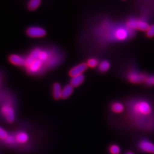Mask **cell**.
Masks as SVG:
<instances>
[{
	"label": "cell",
	"mask_w": 154,
	"mask_h": 154,
	"mask_svg": "<svg viewBox=\"0 0 154 154\" xmlns=\"http://www.w3.org/2000/svg\"><path fill=\"white\" fill-rule=\"evenodd\" d=\"M49 58L48 53L40 49L34 50L32 53L26 59L25 66L31 73H36L39 72L44 67V65Z\"/></svg>",
	"instance_id": "cell-1"
},
{
	"label": "cell",
	"mask_w": 154,
	"mask_h": 154,
	"mask_svg": "<svg viewBox=\"0 0 154 154\" xmlns=\"http://www.w3.org/2000/svg\"><path fill=\"white\" fill-rule=\"evenodd\" d=\"M133 110L136 114L144 116H149L152 111V109L150 105L147 102L144 100L137 102L134 105Z\"/></svg>",
	"instance_id": "cell-2"
},
{
	"label": "cell",
	"mask_w": 154,
	"mask_h": 154,
	"mask_svg": "<svg viewBox=\"0 0 154 154\" xmlns=\"http://www.w3.org/2000/svg\"><path fill=\"white\" fill-rule=\"evenodd\" d=\"M28 36L32 38H41L44 37L46 32L44 29L38 26H32L26 30Z\"/></svg>",
	"instance_id": "cell-3"
},
{
	"label": "cell",
	"mask_w": 154,
	"mask_h": 154,
	"mask_svg": "<svg viewBox=\"0 0 154 154\" xmlns=\"http://www.w3.org/2000/svg\"><path fill=\"white\" fill-rule=\"evenodd\" d=\"M1 112L7 121L11 123L14 121V111L11 105H4L1 109Z\"/></svg>",
	"instance_id": "cell-4"
},
{
	"label": "cell",
	"mask_w": 154,
	"mask_h": 154,
	"mask_svg": "<svg viewBox=\"0 0 154 154\" xmlns=\"http://www.w3.org/2000/svg\"><path fill=\"white\" fill-rule=\"evenodd\" d=\"M146 78L147 76L145 74L137 72H130L128 75L129 81L133 83H140L145 82Z\"/></svg>",
	"instance_id": "cell-5"
},
{
	"label": "cell",
	"mask_w": 154,
	"mask_h": 154,
	"mask_svg": "<svg viewBox=\"0 0 154 154\" xmlns=\"http://www.w3.org/2000/svg\"><path fill=\"white\" fill-rule=\"evenodd\" d=\"M88 67V65L85 63H81L77 66H75L74 67L72 68L69 72V74L72 77L82 75L83 72H85Z\"/></svg>",
	"instance_id": "cell-6"
},
{
	"label": "cell",
	"mask_w": 154,
	"mask_h": 154,
	"mask_svg": "<svg viewBox=\"0 0 154 154\" xmlns=\"http://www.w3.org/2000/svg\"><path fill=\"white\" fill-rule=\"evenodd\" d=\"M139 146L140 149L144 152L154 153V144L148 140H144L141 141Z\"/></svg>",
	"instance_id": "cell-7"
},
{
	"label": "cell",
	"mask_w": 154,
	"mask_h": 154,
	"mask_svg": "<svg viewBox=\"0 0 154 154\" xmlns=\"http://www.w3.org/2000/svg\"><path fill=\"white\" fill-rule=\"evenodd\" d=\"M129 29H124V28H119L118 29H116L114 32V36L115 38L119 41H122L126 39L128 37L129 33L127 30Z\"/></svg>",
	"instance_id": "cell-8"
},
{
	"label": "cell",
	"mask_w": 154,
	"mask_h": 154,
	"mask_svg": "<svg viewBox=\"0 0 154 154\" xmlns=\"http://www.w3.org/2000/svg\"><path fill=\"white\" fill-rule=\"evenodd\" d=\"M9 61L11 63L17 66H22L25 65L26 59L20 55L13 54L9 57Z\"/></svg>",
	"instance_id": "cell-9"
},
{
	"label": "cell",
	"mask_w": 154,
	"mask_h": 154,
	"mask_svg": "<svg viewBox=\"0 0 154 154\" xmlns=\"http://www.w3.org/2000/svg\"><path fill=\"white\" fill-rule=\"evenodd\" d=\"M73 86L72 85H66V86L62 89L61 98L63 99L67 98L69 97L71 95L72 93L73 92Z\"/></svg>",
	"instance_id": "cell-10"
},
{
	"label": "cell",
	"mask_w": 154,
	"mask_h": 154,
	"mask_svg": "<svg viewBox=\"0 0 154 154\" xmlns=\"http://www.w3.org/2000/svg\"><path fill=\"white\" fill-rule=\"evenodd\" d=\"M84 80H85V77L83 76V74H82V75L72 77L70 83L73 87H77L81 85L83 82Z\"/></svg>",
	"instance_id": "cell-11"
},
{
	"label": "cell",
	"mask_w": 154,
	"mask_h": 154,
	"mask_svg": "<svg viewBox=\"0 0 154 154\" xmlns=\"http://www.w3.org/2000/svg\"><path fill=\"white\" fill-rule=\"evenodd\" d=\"M16 140L17 142L20 144H23L27 142L28 140V135L26 133L24 132H18L16 137Z\"/></svg>",
	"instance_id": "cell-12"
},
{
	"label": "cell",
	"mask_w": 154,
	"mask_h": 154,
	"mask_svg": "<svg viewBox=\"0 0 154 154\" xmlns=\"http://www.w3.org/2000/svg\"><path fill=\"white\" fill-rule=\"evenodd\" d=\"M62 89L60 84L56 83L53 86V96L56 99H60L62 97Z\"/></svg>",
	"instance_id": "cell-13"
},
{
	"label": "cell",
	"mask_w": 154,
	"mask_h": 154,
	"mask_svg": "<svg viewBox=\"0 0 154 154\" xmlns=\"http://www.w3.org/2000/svg\"><path fill=\"white\" fill-rule=\"evenodd\" d=\"M41 0H30L28 4V9L30 11H35L40 5Z\"/></svg>",
	"instance_id": "cell-14"
},
{
	"label": "cell",
	"mask_w": 154,
	"mask_h": 154,
	"mask_svg": "<svg viewBox=\"0 0 154 154\" xmlns=\"http://www.w3.org/2000/svg\"><path fill=\"white\" fill-rule=\"evenodd\" d=\"M110 67V63L107 61L101 62L99 65V70L102 72H107Z\"/></svg>",
	"instance_id": "cell-15"
},
{
	"label": "cell",
	"mask_w": 154,
	"mask_h": 154,
	"mask_svg": "<svg viewBox=\"0 0 154 154\" xmlns=\"http://www.w3.org/2000/svg\"><path fill=\"white\" fill-rule=\"evenodd\" d=\"M111 109L114 112L116 113H120L124 110V107L121 103L116 102V103H114L113 105H112Z\"/></svg>",
	"instance_id": "cell-16"
},
{
	"label": "cell",
	"mask_w": 154,
	"mask_h": 154,
	"mask_svg": "<svg viewBox=\"0 0 154 154\" xmlns=\"http://www.w3.org/2000/svg\"><path fill=\"white\" fill-rule=\"evenodd\" d=\"M110 152L111 154H119L121 152V149L118 146L113 144L110 147Z\"/></svg>",
	"instance_id": "cell-17"
},
{
	"label": "cell",
	"mask_w": 154,
	"mask_h": 154,
	"mask_svg": "<svg viewBox=\"0 0 154 154\" xmlns=\"http://www.w3.org/2000/svg\"><path fill=\"white\" fill-rule=\"evenodd\" d=\"M98 65V60L95 58H91L88 61V66L90 67H95Z\"/></svg>",
	"instance_id": "cell-18"
},
{
	"label": "cell",
	"mask_w": 154,
	"mask_h": 154,
	"mask_svg": "<svg viewBox=\"0 0 154 154\" xmlns=\"http://www.w3.org/2000/svg\"><path fill=\"white\" fill-rule=\"evenodd\" d=\"M146 34H147V36L149 38L154 37V25H152L149 26L148 30L146 31Z\"/></svg>",
	"instance_id": "cell-19"
},
{
	"label": "cell",
	"mask_w": 154,
	"mask_h": 154,
	"mask_svg": "<svg viewBox=\"0 0 154 154\" xmlns=\"http://www.w3.org/2000/svg\"><path fill=\"white\" fill-rule=\"evenodd\" d=\"M8 134L7 132L5 130H4L3 128H1L0 130V138L2 140H5L6 138L8 137Z\"/></svg>",
	"instance_id": "cell-20"
},
{
	"label": "cell",
	"mask_w": 154,
	"mask_h": 154,
	"mask_svg": "<svg viewBox=\"0 0 154 154\" xmlns=\"http://www.w3.org/2000/svg\"><path fill=\"white\" fill-rule=\"evenodd\" d=\"M145 82L147 85H154V76H149L147 77Z\"/></svg>",
	"instance_id": "cell-21"
},
{
	"label": "cell",
	"mask_w": 154,
	"mask_h": 154,
	"mask_svg": "<svg viewBox=\"0 0 154 154\" xmlns=\"http://www.w3.org/2000/svg\"><path fill=\"white\" fill-rule=\"evenodd\" d=\"M5 141L6 142L8 143V144H13V143H14L15 141H16V140L15 137H13V136L9 135V136H8V138H6Z\"/></svg>",
	"instance_id": "cell-22"
},
{
	"label": "cell",
	"mask_w": 154,
	"mask_h": 154,
	"mask_svg": "<svg viewBox=\"0 0 154 154\" xmlns=\"http://www.w3.org/2000/svg\"><path fill=\"white\" fill-rule=\"evenodd\" d=\"M126 154H134V153L132 152H128L126 153Z\"/></svg>",
	"instance_id": "cell-23"
},
{
	"label": "cell",
	"mask_w": 154,
	"mask_h": 154,
	"mask_svg": "<svg viewBox=\"0 0 154 154\" xmlns=\"http://www.w3.org/2000/svg\"><path fill=\"white\" fill-rule=\"evenodd\" d=\"M122 1H126V0H122Z\"/></svg>",
	"instance_id": "cell-24"
}]
</instances>
